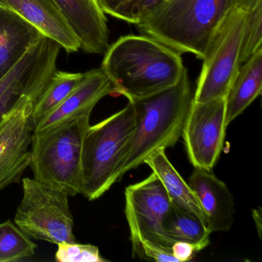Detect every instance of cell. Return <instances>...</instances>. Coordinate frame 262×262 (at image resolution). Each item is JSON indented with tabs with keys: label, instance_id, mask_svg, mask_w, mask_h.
<instances>
[{
	"label": "cell",
	"instance_id": "obj_1",
	"mask_svg": "<svg viewBox=\"0 0 262 262\" xmlns=\"http://www.w3.org/2000/svg\"><path fill=\"white\" fill-rule=\"evenodd\" d=\"M185 67L181 54L148 36L119 38L105 53L101 70L116 96L128 100L174 85Z\"/></svg>",
	"mask_w": 262,
	"mask_h": 262
},
{
	"label": "cell",
	"instance_id": "obj_2",
	"mask_svg": "<svg viewBox=\"0 0 262 262\" xmlns=\"http://www.w3.org/2000/svg\"><path fill=\"white\" fill-rule=\"evenodd\" d=\"M236 0H163L137 27L174 51L203 60L216 29Z\"/></svg>",
	"mask_w": 262,
	"mask_h": 262
},
{
	"label": "cell",
	"instance_id": "obj_3",
	"mask_svg": "<svg viewBox=\"0 0 262 262\" xmlns=\"http://www.w3.org/2000/svg\"><path fill=\"white\" fill-rule=\"evenodd\" d=\"M188 70L174 85L144 97L128 100L134 111L136 129L123 174L144 164L160 148L173 147L182 137L192 102Z\"/></svg>",
	"mask_w": 262,
	"mask_h": 262
},
{
	"label": "cell",
	"instance_id": "obj_4",
	"mask_svg": "<svg viewBox=\"0 0 262 262\" xmlns=\"http://www.w3.org/2000/svg\"><path fill=\"white\" fill-rule=\"evenodd\" d=\"M136 129L134 111L128 105L87 130L82 147V194L90 201L103 195L121 180Z\"/></svg>",
	"mask_w": 262,
	"mask_h": 262
},
{
	"label": "cell",
	"instance_id": "obj_5",
	"mask_svg": "<svg viewBox=\"0 0 262 262\" xmlns=\"http://www.w3.org/2000/svg\"><path fill=\"white\" fill-rule=\"evenodd\" d=\"M90 116L75 118L57 126L34 131L31 162L34 179L69 196L82 194V147Z\"/></svg>",
	"mask_w": 262,
	"mask_h": 262
},
{
	"label": "cell",
	"instance_id": "obj_6",
	"mask_svg": "<svg viewBox=\"0 0 262 262\" xmlns=\"http://www.w3.org/2000/svg\"><path fill=\"white\" fill-rule=\"evenodd\" d=\"M245 23V12L235 3L210 41L193 102H208L228 94L242 67Z\"/></svg>",
	"mask_w": 262,
	"mask_h": 262
},
{
	"label": "cell",
	"instance_id": "obj_7",
	"mask_svg": "<svg viewBox=\"0 0 262 262\" xmlns=\"http://www.w3.org/2000/svg\"><path fill=\"white\" fill-rule=\"evenodd\" d=\"M23 196L14 223L29 237L58 245L75 242L74 220L67 193L35 179H23Z\"/></svg>",
	"mask_w": 262,
	"mask_h": 262
},
{
	"label": "cell",
	"instance_id": "obj_8",
	"mask_svg": "<svg viewBox=\"0 0 262 262\" xmlns=\"http://www.w3.org/2000/svg\"><path fill=\"white\" fill-rule=\"evenodd\" d=\"M61 48L42 35L0 80V125L16 108L27 102L36 103L57 70Z\"/></svg>",
	"mask_w": 262,
	"mask_h": 262
},
{
	"label": "cell",
	"instance_id": "obj_9",
	"mask_svg": "<svg viewBox=\"0 0 262 262\" xmlns=\"http://www.w3.org/2000/svg\"><path fill=\"white\" fill-rule=\"evenodd\" d=\"M225 97L191 102L182 136L194 168L212 171L226 136Z\"/></svg>",
	"mask_w": 262,
	"mask_h": 262
},
{
	"label": "cell",
	"instance_id": "obj_10",
	"mask_svg": "<svg viewBox=\"0 0 262 262\" xmlns=\"http://www.w3.org/2000/svg\"><path fill=\"white\" fill-rule=\"evenodd\" d=\"M125 198L130 234L171 250L173 244L165 235L164 225L173 205L156 174L126 187Z\"/></svg>",
	"mask_w": 262,
	"mask_h": 262
},
{
	"label": "cell",
	"instance_id": "obj_11",
	"mask_svg": "<svg viewBox=\"0 0 262 262\" xmlns=\"http://www.w3.org/2000/svg\"><path fill=\"white\" fill-rule=\"evenodd\" d=\"M34 103L16 108L0 125V190L18 182L31 162Z\"/></svg>",
	"mask_w": 262,
	"mask_h": 262
},
{
	"label": "cell",
	"instance_id": "obj_12",
	"mask_svg": "<svg viewBox=\"0 0 262 262\" xmlns=\"http://www.w3.org/2000/svg\"><path fill=\"white\" fill-rule=\"evenodd\" d=\"M0 7L20 16L67 53L80 50L77 36L53 0H0Z\"/></svg>",
	"mask_w": 262,
	"mask_h": 262
},
{
	"label": "cell",
	"instance_id": "obj_13",
	"mask_svg": "<svg viewBox=\"0 0 262 262\" xmlns=\"http://www.w3.org/2000/svg\"><path fill=\"white\" fill-rule=\"evenodd\" d=\"M80 42L82 51L102 54L108 48V28L97 0H53Z\"/></svg>",
	"mask_w": 262,
	"mask_h": 262
},
{
	"label": "cell",
	"instance_id": "obj_14",
	"mask_svg": "<svg viewBox=\"0 0 262 262\" xmlns=\"http://www.w3.org/2000/svg\"><path fill=\"white\" fill-rule=\"evenodd\" d=\"M188 185L208 217L211 232L228 231L234 222V198L225 182L212 171L194 168Z\"/></svg>",
	"mask_w": 262,
	"mask_h": 262
},
{
	"label": "cell",
	"instance_id": "obj_15",
	"mask_svg": "<svg viewBox=\"0 0 262 262\" xmlns=\"http://www.w3.org/2000/svg\"><path fill=\"white\" fill-rule=\"evenodd\" d=\"M108 95H114L110 79L101 69L90 70L68 97L35 127L34 131L57 126L79 116H90L96 104Z\"/></svg>",
	"mask_w": 262,
	"mask_h": 262
},
{
	"label": "cell",
	"instance_id": "obj_16",
	"mask_svg": "<svg viewBox=\"0 0 262 262\" xmlns=\"http://www.w3.org/2000/svg\"><path fill=\"white\" fill-rule=\"evenodd\" d=\"M42 35L16 13L0 7V80Z\"/></svg>",
	"mask_w": 262,
	"mask_h": 262
},
{
	"label": "cell",
	"instance_id": "obj_17",
	"mask_svg": "<svg viewBox=\"0 0 262 262\" xmlns=\"http://www.w3.org/2000/svg\"><path fill=\"white\" fill-rule=\"evenodd\" d=\"M165 151L160 148L155 151L145 159L144 164L148 165L159 178L172 205L199 217L208 228V217L197 198L188 184L171 165Z\"/></svg>",
	"mask_w": 262,
	"mask_h": 262
},
{
	"label": "cell",
	"instance_id": "obj_18",
	"mask_svg": "<svg viewBox=\"0 0 262 262\" xmlns=\"http://www.w3.org/2000/svg\"><path fill=\"white\" fill-rule=\"evenodd\" d=\"M242 65L225 96V121L228 126L261 93L262 47Z\"/></svg>",
	"mask_w": 262,
	"mask_h": 262
},
{
	"label": "cell",
	"instance_id": "obj_19",
	"mask_svg": "<svg viewBox=\"0 0 262 262\" xmlns=\"http://www.w3.org/2000/svg\"><path fill=\"white\" fill-rule=\"evenodd\" d=\"M85 73L59 70L55 72L48 85L33 105L32 119L34 128L68 97L82 82Z\"/></svg>",
	"mask_w": 262,
	"mask_h": 262
},
{
	"label": "cell",
	"instance_id": "obj_20",
	"mask_svg": "<svg viewBox=\"0 0 262 262\" xmlns=\"http://www.w3.org/2000/svg\"><path fill=\"white\" fill-rule=\"evenodd\" d=\"M165 235L174 244L176 242L200 243L210 242L211 231L196 216L173 205L165 225Z\"/></svg>",
	"mask_w": 262,
	"mask_h": 262
},
{
	"label": "cell",
	"instance_id": "obj_21",
	"mask_svg": "<svg viewBox=\"0 0 262 262\" xmlns=\"http://www.w3.org/2000/svg\"><path fill=\"white\" fill-rule=\"evenodd\" d=\"M37 245L11 220L0 223V262L32 257Z\"/></svg>",
	"mask_w": 262,
	"mask_h": 262
},
{
	"label": "cell",
	"instance_id": "obj_22",
	"mask_svg": "<svg viewBox=\"0 0 262 262\" xmlns=\"http://www.w3.org/2000/svg\"><path fill=\"white\" fill-rule=\"evenodd\" d=\"M245 13V31L241 64L262 47V0H236Z\"/></svg>",
	"mask_w": 262,
	"mask_h": 262
},
{
	"label": "cell",
	"instance_id": "obj_23",
	"mask_svg": "<svg viewBox=\"0 0 262 262\" xmlns=\"http://www.w3.org/2000/svg\"><path fill=\"white\" fill-rule=\"evenodd\" d=\"M163 0H97L105 14L137 25Z\"/></svg>",
	"mask_w": 262,
	"mask_h": 262
},
{
	"label": "cell",
	"instance_id": "obj_24",
	"mask_svg": "<svg viewBox=\"0 0 262 262\" xmlns=\"http://www.w3.org/2000/svg\"><path fill=\"white\" fill-rule=\"evenodd\" d=\"M55 259L58 262H105L98 247L75 242L58 244Z\"/></svg>",
	"mask_w": 262,
	"mask_h": 262
},
{
	"label": "cell",
	"instance_id": "obj_25",
	"mask_svg": "<svg viewBox=\"0 0 262 262\" xmlns=\"http://www.w3.org/2000/svg\"><path fill=\"white\" fill-rule=\"evenodd\" d=\"M130 239L133 248V257L159 262H178L169 248L142 238L136 234H130Z\"/></svg>",
	"mask_w": 262,
	"mask_h": 262
},
{
	"label": "cell",
	"instance_id": "obj_26",
	"mask_svg": "<svg viewBox=\"0 0 262 262\" xmlns=\"http://www.w3.org/2000/svg\"><path fill=\"white\" fill-rule=\"evenodd\" d=\"M210 242L200 243H190L186 242H176L171 246V253L177 259L178 262H185L191 260L195 254L205 249Z\"/></svg>",
	"mask_w": 262,
	"mask_h": 262
},
{
	"label": "cell",
	"instance_id": "obj_27",
	"mask_svg": "<svg viewBox=\"0 0 262 262\" xmlns=\"http://www.w3.org/2000/svg\"><path fill=\"white\" fill-rule=\"evenodd\" d=\"M252 217L253 219H254V224H255L256 228H257V234H258L259 237L261 238L262 217L261 208L260 207L258 208L253 209Z\"/></svg>",
	"mask_w": 262,
	"mask_h": 262
}]
</instances>
